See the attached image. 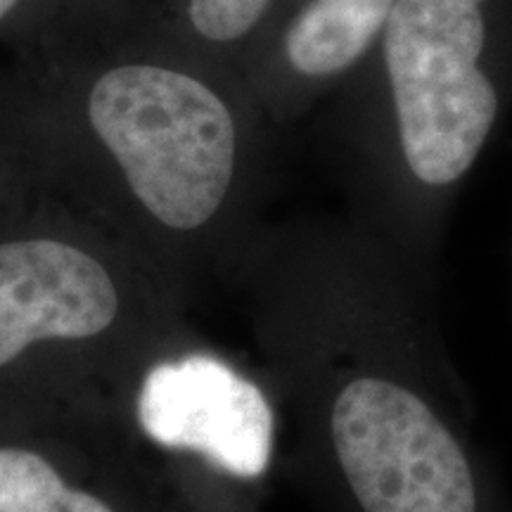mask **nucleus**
I'll use <instances>...</instances> for the list:
<instances>
[{"label":"nucleus","instance_id":"f03ea898","mask_svg":"<svg viewBox=\"0 0 512 512\" xmlns=\"http://www.w3.org/2000/svg\"><path fill=\"white\" fill-rule=\"evenodd\" d=\"M484 0H396L384 24L401 147L427 185L470 169L494 126L498 100L477 67L484 50Z\"/></svg>","mask_w":512,"mask_h":512},{"label":"nucleus","instance_id":"20e7f679","mask_svg":"<svg viewBox=\"0 0 512 512\" xmlns=\"http://www.w3.org/2000/svg\"><path fill=\"white\" fill-rule=\"evenodd\" d=\"M138 420L159 446L202 453L233 477L254 479L271 463V406L219 358L192 354L152 368L140 387Z\"/></svg>","mask_w":512,"mask_h":512},{"label":"nucleus","instance_id":"423d86ee","mask_svg":"<svg viewBox=\"0 0 512 512\" xmlns=\"http://www.w3.org/2000/svg\"><path fill=\"white\" fill-rule=\"evenodd\" d=\"M396 0H313L287 29V60L306 76L337 74L366 53Z\"/></svg>","mask_w":512,"mask_h":512},{"label":"nucleus","instance_id":"39448f33","mask_svg":"<svg viewBox=\"0 0 512 512\" xmlns=\"http://www.w3.org/2000/svg\"><path fill=\"white\" fill-rule=\"evenodd\" d=\"M107 268L55 240L0 245V368L43 339H86L117 318Z\"/></svg>","mask_w":512,"mask_h":512},{"label":"nucleus","instance_id":"1a4fd4ad","mask_svg":"<svg viewBox=\"0 0 512 512\" xmlns=\"http://www.w3.org/2000/svg\"><path fill=\"white\" fill-rule=\"evenodd\" d=\"M17 5H19V0H0V22H3V19H8L12 12H15Z\"/></svg>","mask_w":512,"mask_h":512},{"label":"nucleus","instance_id":"f257e3e1","mask_svg":"<svg viewBox=\"0 0 512 512\" xmlns=\"http://www.w3.org/2000/svg\"><path fill=\"white\" fill-rule=\"evenodd\" d=\"M88 119L143 207L176 230L207 223L235 171V121L226 102L190 74L124 64L102 74Z\"/></svg>","mask_w":512,"mask_h":512},{"label":"nucleus","instance_id":"6e6552de","mask_svg":"<svg viewBox=\"0 0 512 512\" xmlns=\"http://www.w3.org/2000/svg\"><path fill=\"white\" fill-rule=\"evenodd\" d=\"M271 0H190L188 15L202 38L226 43L254 29Z\"/></svg>","mask_w":512,"mask_h":512},{"label":"nucleus","instance_id":"7ed1b4c3","mask_svg":"<svg viewBox=\"0 0 512 512\" xmlns=\"http://www.w3.org/2000/svg\"><path fill=\"white\" fill-rule=\"evenodd\" d=\"M332 441L366 512H475L458 441L399 384L375 377L347 384L332 408Z\"/></svg>","mask_w":512,"mask_h":512},{"label":"nucleus","instance_id":"0eeeda50","mask_svg":"<svg viewBox=\"0 0 512 512\" xmlns=\"http://www.w3.org/2000/svg\"><path fill=\"white\" fill-rule=\"evenodd\" d=\"M0 512H112L100 498L72 489L38 453L0 448Z\"/></svg>","mask_w":512,"mask_h":512}]
</instances>
